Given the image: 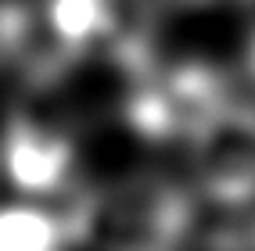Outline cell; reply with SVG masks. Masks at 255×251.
Segmentation results:
<instances>
[{
    "mask_svg": "<svg viewBox=\"0 0 255 251\" xmlns=\"http://www.w3.org/2000/svg\"><path fill=\"white\" fill-rule=\"evenodd\" d=\"M194 226V201L162 176L94 187L65 212V233L87 251H176Z\"/></svg>",
    "mask_w": 255,
    "mask_h": 251,
    "instance_id": "1",
    "label": "cell"
},
{
    "mask_svg": "<svg viewBox=\"0 0 255 251\" xmlns=\"http://www.w3.org/2000/svg\"><path fill=\"white\" fill-rule=\"evenodd\" d=\"M187 137L201 194L223 208H248L255 201V104L219 90L191 115Z\"/></svg>",
    "mask_w": 255,
    "mask_h": 251,
    "instance_id": "2",
    "label": "cell"
},
{
    "mask_svg": "<svg viewBox=\"0 0 255 251\" xmlns=\"http://www.w3.org/2000/svg\"><path fill=\"white\" fill-rule=\"evenodd\" d=\"M4 169L25 194H50L72 172V144L58 129L18 115L4 133Z\"/></svg>",
    "mask_w": 255,
    "mask_h": 251,
    "instance_id": "3",
    "label": "cell"
},
{
    "mask_svg": "<svg viewBox=\"0 0 255 251\" xmlns=\"http://www.w3.org/2000/svg\"><path fill=\"white\" fill-rule=\"evenodd\" d=\"M47 25L65 54H87L115 36V0H50Z\"/></svg>",
    "mask_w": 255,
    "mask_h": 251,
    "instance_id": "4",
    "label": "cell"
},
{
    "mask_svg": "<svg viewBox=\"0 0 255 251\" xmlns=\"http://www.w3.org/2000/svg\"><path fill=\"white\" fill-rule=\"evenodd\" d=\"M69 233L65 219L32 205L0 208V251H61Z\"/></svg>",
    "mask_w": 255,
    "mask_h": 251,
    "instance_id": "5",
    "label": "cell"
},
{
    "mask_svg": "<svg viewBox=\"0 0 255 251\" xmlns=\"http://www.w3.org/2000/svg\"><path fill=\"white\" fill-rule=\"evenodd\" d=\"M29 32H32V14L18 0H0V65L25 47Z\"/></svg>",
    "mask_w": 255,
    "mask_h": 251,
    "instance_id": "6",
    "label": "cell"
},
{
    "mask_svg": "<svg viewBox=\"0 0 255 251\" xmlns=\"http://www.w3.org/2000/svg\"><path fill=\"white\" fill-rule=\"evenodd\" d=\"M212 251H255V219H241L223 226L209 244Z\"/></svg>",
    "mask_w": 255,
    "mask_h": 251,
    "instance_id": "7",
    "label": "cell"
}]
</instances>
